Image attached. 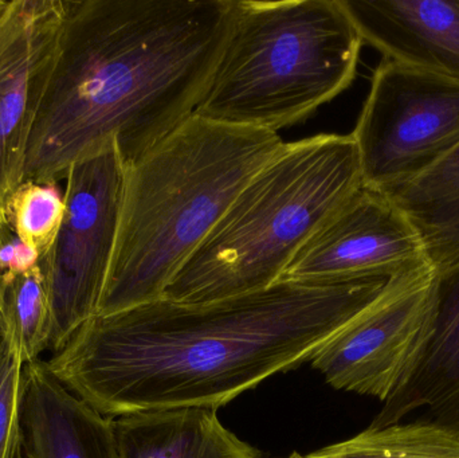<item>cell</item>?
Here are the masks:
<instances>
[{
  "mask_svg": "<svg viewBox=\"0 0 459 458\" xmlns=\"http://www.w3.org/2000/svg\"><path fill=\"white\" fill-rule=\"evenodd\" d=\"M40 255L30 249L16 236L13 225H7L0 230V276L11 279L18 274L26 273L39 264Z\"/></svg>",
  "mask_w": 459,
  "mask_h": 458,
  "instance_id": "obj_20",
  "label": "cell"
},
{
  "mask_svg": "<svg viewBox=\"0 0 459 458\" xmlns=\"http://www.w3.org/2000/svg\"><path fill=\"white\" fill-rule=\"evenodd\" d=\"M363 43L339 0H235L195 115L278 134L350 88Z\"/></svg>",
  "mask_w": 459,
  "mask_h": 458,
  "instance_id": "obj_5",
  "label": "cell"
},
{
  "mask_svg": "<svg viewBox=\"0 0 459 458\" xmlns=\"http://www.w3.org/2000/svg\"><path fill=\"white\" fill-rule=\"evenodd\" d=\"M2 298H3V281H2V276H0V322H2V320H3Z\"/></svg>",
  "mask_w": 459,
  "mask_h": 458,
  "instance_id": "obj_21",
  "label": "cell"
},
{
  "mask_svg": "<svg viewBox=\"0 0 459 458\" xmlns=\"http://www.w3.org/2000/svg\"><path fill=\"white\" fill-rule=\"evenodd\" d=\"M66 0L0 7V230L26 177L30 139L58 58Z\"/></svg>",
  "mask_w": 459,
  "mask_h": 458,
  "instance_id": "obj_9",
  "label": "cell"
},
{
  "mask_svg": "<svg viewBox=\"0 0 459 458\" xmlns=\"http://www.w3.org/2000/svg\"><path fill=\"white\" fill-rule=\"evenodd\" d=\"M64 214V193L56 183L24 180L8 206V217L16 236L40 258L53 246Z\"/></svg>",
  "mask_w": 459,
  "mask_h": 458,
  "instance_id": "obj_18",
  "label": "cell"
},
{
  "mask_svg": "<svg viewBox=\"0 0 459 458\" xmlns=\"http://www.w3.org/2000/svg\"><path fill=\"white\" fill-rule=\"evenodd\" d=\"M393 277L290 281L204 304L160 298L81 325L48 365L110 419L218 410L313 355L374 303Z\"/></svg>",
  "mask_w": 459,
  "mask_h": 458,
  "instance_id": "obj_1",
  "label": "cell"
},
{
  "mask_svg": "<svg viewBox=\"0 0 459 458\" xmlns=\"http://www.w3.org/2000/svg\"><path fill=\"white\" fill-rule=\"evenodd\" d=\"M307 458H459V435L431 422L371 428L352 438L318 449Z\"/></svg>",
  "mask_w": 459,
  "mask_h": 458,
  "instance_id": "obj_16",
  "label": "cell"
},
{
  "mask_svg": "<svg viewBox=\"0 0 459 458\" xmlns=\"http://www.w3.org/2000/svg\"><path fill=\"white\" fill-rule=\"evenodd\" d=\"M5 327L24 365L38 360L50 346L51 311L39 264L26 273L2 279Z\"/></svg>",
  "mask_w": 459,
  "mask_h": 458,
  "instance_id": "obj_17",
  "label": "cell"
},
{
  "mask_svg": "<svg viewBox=\"0 0 459 458\" xmlns=\"http://www.w3.org/2000/svg\"><path fill=\"white\" fill-rule=\"evenodd\" d=\"M235 0H66L24 180L56 183L110 145L126 167L195 115Z\"/></svg>",
  "mask_w": 459,
  "mask_h": 458,
  "instance_id": "obj_2",
  "label": "cell"
},
{
  "mask_svg": "<svg viewBox=\"0 0 459 458\" xmlns=\"http://www.w3.org/2000/svg\"><path fill=\"white\" fill-rule=\"evenodd\" d=\"M433 266L399 274L309 360L334 389L387 401L406 381L433 327Z\"/></svg>",
  "mask_w": 459,
  "mask_h": 458,
  "instance_id": "obj_8",
  "label": "cell"
},
{
  "mask_svg": "<svg viewBox=\"0 0 459 458\" xmlns=\"http://www.w3.org/2000/svg\"><path fill=\"white\" fill-rule=\"evenodd\" d=\"M363 187L352 134L285 143L235 196L163 298L204 304L272 287L297 253Z\"/></svg>",
  "mask_w": 459,
  "mask_h": 458,
  "instance_id": "obj_4",
  "label": "cell"
},
{
  "mask_svg": "<svg viewBox=\"0 0 459 458\" xmlns=\"http://www.w3.org/2000/svg\"><path fill=\"white\" fill-rule=\"evenodd\" d=\"M363 187L388 193L459 145V81L383 58L352 134Z\"/></svg>",
  "mask_w": 459,
  "mask_h": 458,
  "instance_id": "obj_6",
  "label": "cell"
},
{
  "mask_svg": "<svg viewBox=\"0 0 459 458\" xmlns=\"http://www.w3.org/2000/svg\"><path fill=\"white\" fill-rule=\"evenodd\" d=\"M3 3H4V0H0V7H2Z\"/></svg>",
  "mask_w": 459,
  "mask_h": 458,
  "instance_id": "obj_23",
  "label": "cell"
},
{
  "mask_svg": "<svg viewBox=\"0 0 459 458\" xmlns=\"http://www.w3.org/2000/svg\"><path fill=\"white\" fill-rule=\"evenodd\" d=\"M286 458H307V454L305 456H302V454H291L290 456Z\"/></svg>",
  "mask_w": 459,
  "mask_h": 458,
  "instance_id": "obj_22",
  "label": "cell"
},
{
  "mask_svg": "<svg viewBox=\"0 0 459 458\" xmlns=\"http://www.w3.org/2000/svg\"><path fill=\"white\" fill-rule=\"evenodd\" d=\"M411 220L436 271L459 261V145L415 179L385 193Z\"/></svg>",
  "mask_w": 459,
  "mask_h": 458,
  "instance_id": "obj_15",
  "label": "cell"
},
{
  "mask_svg": "<svg viewBox=\"0 0 459 458\" xmlns=\"http://www.w3.org/2000/svg\"><path fill=\"white\" fill-rule=\"evenodd\" d=\"M428 266L425 245L407 215L385 194L361 187L313 234L281 280L347 281Z\"/></svg>",
  "mask_w": 459,
  "mask_h": 458,
  "instance_id": "obj_10",
  "label": "cell"
},
{
  "mask_svg": "<svg viewBox=\"0 0 459 458\" xmlns=\"http://www.w3.org/2000/svg\"><path fill=\"white\" fill-rule=\"evenodd\" d=\"M23 366L3 316L0 322V458L15 456Z\"/></svg>",
  "mask_w": 459,
  "mask_h": 458,
  "instance_id": "obj_19",
  "label": "cell"
},
{
  "mask_svg": "<svg viewBox=\"0 0 459 458\" xmlns=\"http://www.w3.org/2000/svg\"><path fill=\"white\" fill-rule=\"evenodd\" d=\"M13 458H120L115 419L70 392L48 362L26 363Z\"/></svg>",
  "mask_w": 459,
  "mask_h": 458,
  "instance_id": "obj_11",
  "label": "cell"
},
{
  "mask_svg": "<svg viewBox=\"0 0 459 458\" xmlns=\"http://www.w3.org/2000/svg\"><path fill=\"white\" fill-rule=\"evenodd\" d=\"M417 411H422V421L459 435V261L436 271L430 338L371 428L404 422Z\"/></svg>",
  "mask_w": 459,
  "mask_h": 458,
  "instance_id": "obj_13",
  "label": "cell"
},
{
  "mask_svg": "<svg viewBox=\"0 0 459 458\" xmlns=\"http://www.w3.org/2000/svg\"><path fill=\"white\" fill-rule=\"evenodd\" d=\"M283 145L277 132L194 115L126 167L117 239L97 315L163 298L235 196Z\"/></svg>",
  "mask_w": 459,
  "mask_h": 458,
  "instance_id": "obj_3",
  "label": "cell"
},
{
  "mask_svg": "<svg viewBox=\"0 0 459 458\" xmlns=\"http://www.w3.org/2000/svg\"><path fill=\"white\" fill-rule=\"evenodd\" d=\"M385 58L459 81V0H339Z\"/></svg>",
  "mask_w": 459,
  "mask_h": 458,
  "instance_id": "obj_12",
  "label": "cell"
},
{
  "mask_svg": "<svg viewBox=\"0 0 459 458\" xmlns=\"http://www.w3.org/2000/svg\"><path fill=\"white\" fill-rule=\"evenodd\" d=\"M113 419L120 458H264L230 432L214 409L145 411Z\"/></svg>",
  "mask_w": 459,
  "mask_h": 458,
  "instance_id": "obj_14",
  "label": "cell"
},
{
  "mask_svg": "<svg viewBox=\"0 0 459 458\" xmlns=\"http://www.w3.org/2000/svg\"><path fill=\"white\" fill-rule=\"evenodd\" d=\"M64 179V220L39 261L50 300L48 349L54 352L99 312L117 239L126 164L113 144L73 164Z\"/></svg>",
  "mask_w": 459,
  "mask_h": 458,
  "instance_id": "obj_7",
  "label": "cell"
}]
</instances>
